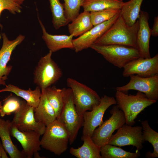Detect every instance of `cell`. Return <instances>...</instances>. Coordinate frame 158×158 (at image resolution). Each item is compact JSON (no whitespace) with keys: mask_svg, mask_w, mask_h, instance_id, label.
I'll use <instances>...</instances> for the list:
<instances>
[{"mask_svg":"<svg viewBox=\"0 0 158 158\" xmlns=\"http://www.w3.org/2000/svg\"><path fill=\"white\" fill-rule=\"evenodd\" d=\"M138 20L132 26L127 25L120 14L113 24L93 44H117L137 48Z\"/></svg>","mask_w":158,"mask_h":158,"instance_id":"cell-1","label":"cell"},{"mask_svg":"<svg viewBox=\"0 0 158 158\" xmlns=\"http://www.w3.org/2000/svg\"><path fill=\"white\" fill-rule=\"evenodd\" d=\"M116 104L123 112L126 123L133 126L138 114L145 108L155 103L157 101L149 99L143 93L138 91L135 95H128L116 90Z\"/></svg>","mask_w":158,"mask_h":158,"instance_id":"cell-2","label":"cell"},{"mask_svg":"<svg viewBox=\"0 0 158 158\" xmlns=\"http://www.w3.org/2000/svg\"><path fill=\"white\" fill-rule=\"evenodd\" d=\"M101 54L109 63L119 68L140 56L138 49L117 44H92L90 47Z\"/></svg>","mask_w":158,"mask_h":158,"instance_id":"cell-3","label":"cell"},{"mask_svg":"<svg viewBox=\"0 0 158 158\" xmlns=\"http://www.w3.org/2000/svg\"><path fill=\"white\" fill-rule=\"evenodd\" d=\"M68 86L71 90L77 111L83 116L84 112L91 111L100 103L101 98L95 90L72 78H67Z\"/></svg>","mask_w":158,"mask_h":158,"instance_id":"cell-4","label":"cell"},{"mask_svg":"<svg viewBox=\"0 0 158 158\" xmlns=\"http://www.w3.org/2000/svg\"><path fill=\"white\" fill-rule=\"evenodd\" d=\"M40 140L43 148L60 155L66 151L69 142V135L64 126L57 120L46 126Z\"/></svg>","mask_w":158,"mask_h":158,"instance_id":"cell-5","label":"cell"},{"mask_svg":"<svg viewBox=\"0 0 158 158\" xmlns=\"http://www.w3.org/2000/svg\"><path fill=\"white\" fill-rule=\"evenodd\" d=\"M64 104L61 114L56 120L65 127L69 135V142L72 144L75 141L78 131L83 126V116L78 113L73 99L71 89L64 88Z\"/></svg>","mask_w":158,"mask_h":158,"instance_id":"cell-6","label":"cell"},{"mask_svg":"<svg viewBox=\"0 0 158 158\" xmlns=\"http://www.w3.org/2000/svg\"><path fill=\"white\" fill-rule=\"evenodd\" d=\"M52 53L49 51L47 54L42 57L34 71V83L41 90L51 86L62 75L61 69L52 58Z\"/></svg>","mask_w":158,"mask_h":158,"instance_id":"cell-7","label":"cell"},{"mask_svg":"<svg viewBox=\"0 0 158 158\" xmlns=\"http://www.w3.org/2000/svg\"><path fill=\"white\" fill-rule=\"evenodd\" d=\"M111 116L94 130L91 136L93 142L100 147L108 144L112 133L126 123L124 114L117 105L110 111Z\"/></svg>","mask_w":158,"mask_h":158,"instance_id":"cell-8","label":"cell"},{"mask_svg":"<svg viewBox=\"0 0 158 158\" xmlns=\"http://www.w3.org/2000/svg\"><path fill=\"white\" fill-rule=\"evenodd\" d=\"M145 142L142 126H132L125 124L112 135L107 144L119 147L132 145L140 151L143 147L142 144Z\"/></svg>","mask_w":158,"mask_h":158,"instance_id":"cell-9","label":"cell"},{"mask_svg":"<svg viewBox=\"0 0 158 158\" xmlns=\"http://www.w3.org/2000/svg\"><path fill=\"white\" fill-rule=\"evenodd\" d=\"M116 104L114 97L104 95L101 98L100 103L90 111H86L83 116V135L91 137L95 130L103 122L105 112L109 107Z\"/></svg>","mask_w":158,"mask_h":158,"instance_id":"cell-10","label":"cell"},{"mask_svg":"<svg viewBox=\"0 0 158 158\" xmlns=\"http://www.w3.org/2000/svg\"><path fill=\"white\" fill-rule=\"evenodd\" d=\"M129 82L126 85L115 88L116 90L126 92L135 90L144 93L150 99L157 101L158 99V74L149 77L137 75L130 76Z\"/></svg>","mask_w":158,"mask_h":158,"instance_id":"cell-11","label":"cell"},{"mask_svg":"<svg viewBox=\"0 0 158 158\" xmlns=\"http://www.w3.org/2000/svg\"><path fill=\"white\" fill-rule=\"evenodd\" d=\"M35 108L23 100L20 109L14 113L13 121L18 129L21 131L33 130L42 135L46 126L37 122L34 115Z\"/></svg>","mask_w":158,"mask_h":158,"instance_id":"cell-12","label":"cell"},{"mask_svg":"<svg viewBox=\"0 0 158 158\" xmlns=\"http://www.w3.org/2000/svg\"><path fill=\"white\" fill-rule=\"evenodd\" d=\"M123 68L124 77L134 75L144 77L153 76L158 74V54L148 58L140 57L128 63Z\"/></svg>","mask_w":158,"mask_h":158,"instance_id":"cell-13","label":"cell"},{"mask_svg":"<svg viewBox=\"0 0 158 158\" xmlns=\"http://www.w3.org/2000/svg\"><path fill=\"white\" fill-rule=\"evenodd\" d=\"M11 135L16 138L21 144L22 151L27 158L32 157L34 154L41 149V135L33 130L21 131L16 127L13 122H11Z\"/></svg>","mask_w":158,"mask_h":158,"instance_id":"cell-14","label":"cell"},{"mask_svg":"<svg viewBox=\"0 0 158 158\" xmlns=\"http://www.w3.org/2000/svg\"><path fill=\"white\" fill-rule=\"evenodd\" d=\"M120 12L109 20L93 26L83 34L73 39V49L75 52H78L90 48L115 22L119 16Z\"/></svg>","mask_w":158,"mask_h":158,"instance_id":"cell-15","label":"cell"},{"mask_svg":"<svg viewBox=\"0 0 158 158\" xmlns=\"http://www.w3.org/2000/svg\"><path fill=\"white\" fill-rule=\"evenodd\" d=\"M3 44L0 50V85H6L5 81L11 72L12 66H7L11 54L16 47L25 39V36L20 34L14 40H10L6 34L2 35Z\"/></svg>","mask_w":158,"mask_h":158,"instance_id":"cell-16","label":"cell"},{"mask_svg":"<svg viewBox=\"0 0 158 158\" xmlns=\"http://www.w3.org/2000/svg\"><path fill=\"white\" fill-rule=\"evenodd\" d=\"M149 16L147 12L141 11L138 19L139 26L137 31L136 43L137 49L140 56L145 58L151 57L149 44L151 35V29L149 24Z\"/></svg>","mask_w":158,"mask_h":158,"instance_id":"cell-17","label":"cell"},{"mask_svg":"<svg viewBox=\"0 0 158 158\" xmlns=\"http://www.w3.org/2000/svg\"><path fill=\"white\" fill-rule=\"evenodd\" d=\"M38 19L42 30V38L49 51L54 53L64 48L73 49V35H52L49 34L38 17Z\"/></svg>","mask_w":158,"mask_h":158,"instance_id":"cell-18","label":"cell"},{"mask_svg":"<svg viewBox=\"0 0 158 158\" xmlns=\"http://www.w3.org/2000/svg\"><path fill=\"white\" fill-rule=\"evenodd\" d=\"M34 115L37 122L46 126L56 120L54 111L48 100L45 90H41L39 103L34 109Z\"/></svg>","mask_w":158,"mask_h":158,"instance_id":"cell-19","label":"cell"},{"mask_svg":"<svg viewBox=\"0 0 158 158\" xmlns=\"http://www.w3.org/2000/svg\"><path fill=\"white\" fill-rule=\"evenodd\" d=\"M11 122L0 118V137L2 144L11 158H27L22 151H20L13 144L11 138Z\"/></svg>","mask_w":158,"mask_h":158,"instance_id":"cell-20","label":"cell"},{"mask_svg":"<svg viewBox=\"0 0 158 158\" xmlns=\"http://www.w3.org/2000/svg\"><path fill=\"white\" fill-rule=\"evenodd\" d=\"M81 139L83 141L82 145L76 149L71 147V154L78 158H102L100 147L93 142L91 137L83 135Z\"/></svg>","mask_w":158,"mask_h":158,"instance_id":"cell-21","label":"cell"},{"mask_svg":"<svg viewBox=\"0 0 158 158\" xmlns=\"http://www.w3.org/2000/svg\"><path fill=\"white\" fill-rule=\"evenodd\" d=\"M9 92L14 93L23 99L27 104L34 108L37 107L39 103L41 95L40 88L37 86L35 89L32 90L29 88L25 90L12 84L6 85L4 88L0 90V92Z\"/></svg>","mask_w":158,"mask_h":158,"instance_id":"cell-22","label":"cell"},{"mask_svg":"<svg viewBox=\"0 0 158 158\" xmlns=\"http://www.w3.org/2000/svg\"><path fill=\"white\" fill-rule=\"evenodd\" d=\"M68 24V30L70 35L73 37L80 36L93 27L91 20L90 12L84 11Z\"/></svg>","mask_w":158,"mask_h":158,"instance_id":"cell-23","label":"cell"},{"mask_svg":"<svg viewBox=\"0 0 158 158\" xmlns=\"http://www.w3.org/2000/svg\"><path fill=\"white\" fill-rule=\"evenodd\" d=\"M143 0H130L124 2L121 9L120 14L126 23L133 25L138 20Z\"/></svg>","mask_w":158,"mask_h":158,"instance_id":"cell-24","label":"cell"},{"mask_svg":"<svg viewBox=\"0 0 158 158\" xmlns=\"http://www.w3.org/2000/svg\"><path fill=\"white\" fill-rule=\"evenodd\" d=\"M45 90L48 100L54 111L57 119L64 105V88H58L53 86L47 87Z\"/></svg>","mask_w":158,"mask_h":158,"instance_id":"cell-25","label":"cell"},{"mask_svg":"<svg viewBox=\"0 0 158 158\" xmlns=\"http://www.w3.org/2000/svg\"><path fill=\"white\" fill-rule=\"evenodd\" d=\"M100 153L102 158H138L141 155L139 150L131 152L108 144L100 147Z\"/></svg>","mask_w":158,"mask_h":158,"instance_id":"cell-26","label":"cell"},{"mask_svg":"<svg viewBox=\"0 0 158 158\" xmlns=\"http://www.w3.org/2000/svg\"><path fill=\"white\" fill-rule=\"evenodd\" d=\"M124 2L118 0H85L82 7L90 12L114 8H121Z\"/></svg>","mask_w":158,"mask_h":158,"instance_id":"cell-27","label":"cell"},{"mask_svg":"<svg viewBox=\"0 0 158 158\" xmlns=\"http://www.w3.org/2000/svg\"><path fill=\"white\" fill-rule=\"evenodd\" d=\"M142 134L145 141L149 142L152 145L154 151L152 153L147 152V158H154L158 157V133L153 130L150 126L147 120L141 121Z\"/></svg>","mask_w":158,"mask_h":158,"instance_id":"cell-28","label":"cell"},{"mask_svg":"<svg viewBox=\"0 0 158 158\" xmlns=\"http://www.w3.org/2000/svg\"><path fill=\"white\" fill-rule=\"evenodd\" d=\"M52 13V23L54 28L57 30L68 23L66 18L63 4L59 0H49Z\"/></svg>","mask_w":158,"mask_h":158,"instance_id":"cell-29","label":"cell"},{"mask_svg":"<svg viewBox=\"0 0 158 158\" xmlns=\"http://www.w3.org/2000/svg\"><path fill=\"white\" fill-rule=\"evenodd\" d=\"M121 12V9L109 8L91 12V20L93 26L107 21Z\"/></svg>","mask_w":158,"mask_h":158,"instance_id":"cell-30","label":"cell"},{"mask_svg":"<svg viewBox=\"0 0 158 158\" xmlns=\"http://www.w3.org/2000/svg\"><path fill=\"white\" fill-rule=\"evenodd\" d=\"M65 14L68 23L71 22L79 14L85 0H63Z\"/></svg>","mask_w":158,"mask_h":158,"instance_id":"cell-31","label":"cell"},{"mask_svg":"<svg viewBox=\"0 0 158 158\" xmlns=\"http://www.w3.org/2000/svg\"><path fill=\"white\" fill-rule=\"evenodd\" d=\"M22 101L13 97L6 99L0 108V115L3 117L6 115H9L18 111L20 108Z\"/></svg>","mask_w":158,"mask_h":158,"instance_id":"cell-32","label":"cell"},{"mask_svg":"<svg viewBox=\"0 0 158 158\" xmlns=\"http://www.w3.org/2000/svg\"><path fill=\"white\" fill-rule=\"evenodd\" d=\"M22 7L13 0H0V17L2 12L4 10H8L11 13L15 14L21 12ZM0 27L2 26L0 23Z\"/></svg>","mask_w":158,"mask_h":158,"instance_id":"cell-33","label":"cell"},{"mask_svg":"<svg viewBox=\"0 0 158 158\" xmlns=\"http://www.w3.org/2000/svg\"><path fill=\"white\" fill-rule=\"evenodd\" d=\"M151 35L154 37L158 36V16L154 18V23L152 29H151Z\"/></svg>","mask_w":158,"mask_h":158,"instance_id":"cell-34","label":"cell"},{"mask_svg":"<svg viewBox=\"0 0 158 158\" xmlns=\"http://www.w3.org/2000/svg\"><path fill=\"white\" fill-rule=\"evenodd\" d=\"M0 152L1 157V158H8V157L6 154V152L4 147L2 144L0 143Z\"/></svg>","mask_w":158,"mask_h":158,"instance_id":"cell-35","label":"cell"},{"mask_svg":"<svg viewBox=\"0 0 158 158\" xmlns=\"http://www.w3.org/2000/svg\"><path fill=\"white\" fill-rule=\"evenodd\" d=\"M15 2L21 5L25 0H13Z\"/></svg>","mask_w":158,"mask_h":158,"instance_id":"cell-36","label":"cell"},{"mask_svg":"<svg viewBox=\"0 0 158 158\" xmlns=\"http://www.w3.org/2000/svg\"><path fill=\"white\" fill-rule=\"evenodd\" d=\"M33 155L34 156L35 158H41V157H40V155L38 152L35 153Z\"/></svg>","mask_w":158,"mask_h":158,"instance_id":"cell-37","label":"cell"},{"mask_svg":"<svg viewBox=\"0 0 158 158\" xmlns=\"http://www.w3.org/2000/svg\"><path fill=\"white\" fill-rule=\"evenodd\" d=\"M2 106V104H1V102L0 101V108H1V107Z\"/></svg>","mask_w":158,"mask_h":158,"instance_id":"cell-38","label":"cell"},{"mask_svg":"<svg viewBox=\"0 0 158 158\" xmlns=\"http://www.w3.org/2000/svg\"><path fill=\"white\" fill-rule=\"evenodd\" d=\"M118 0L121 1H123V0Z\"/></svg>","mask_w":158,"mask_h":158,"instance_id":"cell-39","label":"cell"},{"mask_svg":"<svg viewBox=\"0 0 158 158\" xmlns=\"http://www.w3.org/2000/svg\"><path fill=\"white\" fill-rule=\"evenodd\" d=\"M1 158V154H0V158Z\"/></svg>","mask_w":158,"mask_h":158,"instance_id":"cell-40","label":"cell"},{"mask_svg":"<svg viewBox=\"0 0 158 158\" xmlns=\"http://www.w3.org/2000/svg\"></svg>","mask_w":158,"mask_h":158,"instance_id":"cell-41","label":"cell"}]
</instances>
